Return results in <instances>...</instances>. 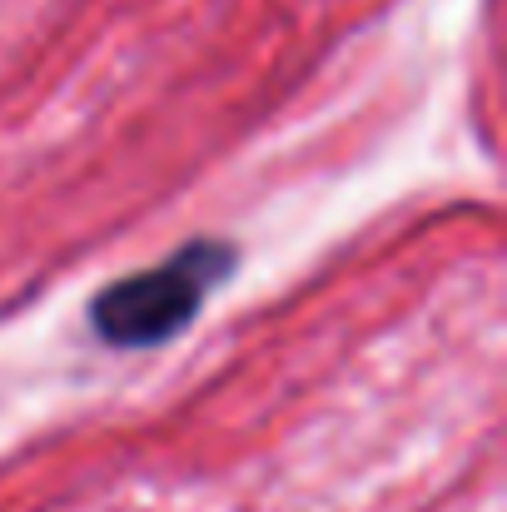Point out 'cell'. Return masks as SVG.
<instances>
[{
    "mask_svg": "<svg viewBox=\"0 0 507 512\" xmlns=\"http://www.w3.org/2000/svg\"><path fill=\"white\" fill-rule=\"evenodd\" d=\"M234 244L224 239H194L174 249L155 269H140L90 299V329L110 348H155L174 339L204 299L234 274Z\"/></svg>",
    "mask_w": 507,
    "mask_h": 512,
    "instance_id": "1",
    "label": "cell"
}]
</instances>
